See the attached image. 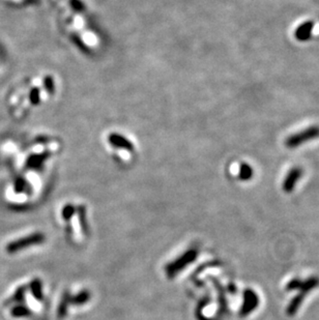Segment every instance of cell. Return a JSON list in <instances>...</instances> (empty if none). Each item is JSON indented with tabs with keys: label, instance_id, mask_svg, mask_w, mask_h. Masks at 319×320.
<instances>
[{
	"label": "cell",
	"instance_id": "obj_17",
	"mask_svg": "<svg viewBox=\"0 0 319 320\" xmlns=\"http://www.w3.org/2000/svg\"><path fill=\"white\" fill-rule=\"evenodd\" d=\"M10 315L15 318H22L30 315V310L24 305H16L10 310Z\"/></svg>",
	"mask_w": 319,
	"mask_h": 320
},
{
	"label": "cell",
	"instance_id": "obj_10",
	"mask_svg": "<svg viewBox=\"0 0 319 320\" xmlns=\"http://www.w3.org/2000/svg\"><path fill=\"white\" fill-rule=\"evenodd\" d=\"M29 290L32 296L37 301L44 300V292H43V284L40 279H33L29 284Z\"/></svg>",
	"mask_w": 319,
	"mask_h": 320
},
{
	"label": "cell",
	"instance_id": "obj_19",
	"mask_svg": "<svg viewBox=\"0 0 319 320\" xmlns=\"http://www.w3.org/2000/svg\"><path fill=\"white\" fill-rule=\"evenodd\" d=\"M77 213L79 214V222L80 225H81L82 230L86 231L87 226H86V216H85V207L83 205H80L77 208Z\"/></svg>",
	"mask_w": 319,
	"mask_h": 320
},
{
	"label": "cell",
	"instance_id": "obj_1",
	"mask_svg": "<svg viewBox=\"0 0 319 320\" xmlns=\"http://www.w3.org/2000/svg\"><path fill=\"white\" fill-rule=\"evenodd\" d=\"M54 93L52 77H36L17 85L7 96L10 113L16 117L25 116L31 109L50 100Z\"/></svg>",
	"mask_w": 319,
	"mask_h": 320
},
{
	"label": "cell",
	"instance_id": "obj_5",
	"mask_svg": "<svg viewBox=\"0 0 319 320\" xmlns=\"http://www.w3.org/2000/svg\"><path fill=\"white\" fill-rule=\"evenodd\" d=\"M317 138H319V126H312L287 137L285 145L288 148H295Z\"/></svg>",
	"mask_w": 319,
	"mask_h": 320
},
{
	"label": "cell",
	"instance_id": "obj_16",
	"mask_svg": "<svg viewBox=\"0 0 319 320\" xmlns=\"http://www.w3.org/2000/svg\"><path fill=\"white\" fill-rule=\"evenodd\" d=\"M90 300V292L88 290H82L74 296H71V305H84Z\"/></svg>",
	"mask_w": 319,
	"mask_h": 320
},
{
	"label": "cell",
	"instance_id": "obj_3",
	"mask_svg": "<svg viewBox=\"0 0 319 320\" xmlns=\"http://www.w3.org/2000/svg\"><path fill=\"white\" fill-rule=\"evenodd\" d=\"M106 143L107 147L111 148L113 151L115 152H125L127 156L130 153L134 152L136 149L135 143L130 139L127 135L121 134L119 132L117 133H110L106 137Z\"/></svg>",
	"mask_w": 319,
	"mask_h": 320
},
{
	"label": "cell",
	"instance_id": "obj_21",
	"mask_svg": "<svg viewBox=\"0 0 319 320\" xmlns=\"http://www.w3.org/2000/svg\"><path fill=\"white\" fill-rule=\"evenodd\" d=\"M1 64H2V54L0 52V67H1Z\"/></svg>",
	"mask_w": 319,
	"mask_h": 320
},
{
	"label": "cell",
	"instance_id": "obj_7",
	"mask_svg": "<svg viewBox=\"0 0 319 320\" xmlns=\"http://www.w3.org/2000/svg\"><path fill=\"white\" fill-rule=\"evenodd\" d=\"M303 176V169L300 167H294L292 168L288 174L286 175V178H285L282 187L285 193H291L294 187L298 183L299 180H301V178Z\"/></svg>",
	"mask_w": 319,
	"mask_h": 320
},
{
	"label": "cell",
	"instance_id": "obj_18",
	"mask_svg": "<svg viewBox=\"0 0 319 320\" xmlns=\"http://www.w3.org/2000/svg\"><path fill=\"white\" fill-rule=\"evenodd\" d=\"M77 212V208L73 205V204H66L64 205V207L62 208V219L65 221L71 220L73 218V216L75 215V213Z\"/></svg>",
	"mask_w": 319,
	"mask_h": 320
},
{
	"label": "cell",
	"instance_id": "obj_11",
	"mask_svg": "<svg viewBox=\"0 0 319 320\" xmlns=\"http://www.w3.org/2000/svg\"><path fill=\"white\" fill-rule=\"evenodd\" d=\"M318 286H319V278L318 277H310L309 279H307L302 282L301 288L299 290H300V292L307 294Z\"/></svg>",
	"mask_w": 319,
	"mask_h": 320
},
{
	"label": "cell",
	"instance_id": "obj_6",
	"mask_svg": "<svg viewBox=\"0 0 319 320\" xmlns=\"http://www.w3.org/2000/svg\"><path fill=\"white\" fill-rule=\"evenodd\" d=\"M259 305V296L252 289H246L243 294V305L239 310V316L247 317L250 315Z\"/></svg>",
	"mask_w": 319,
	"mask_h": 320
},
{
	"label": "cell",
	"instance_id": "obj_8",
	"mask_svg": "<svg viewBox=\"0 0 319 320\" xmlns=\"http://www.w3.org/2000/svg\"><path fill=\"white\" fill-rule=\"evenodd\" d=\"M314 28V22L313 21H306L303 24H301L298 28L295 29L294 37L300 42H306L309 40L312 36V31Z\"/></svg>",
	"mask_w": 319,
	"mask_h": 320
},
{
	"label": "cell",
	"instance_id": "obj_2",
	"mask_svg": "<svg viewBox=\"0 0 319 320\" xmlns=\"http://www.w3.org/2000/svg\"><path fill=\"white\" fill-rule=\"evenodd\" d=\"M198 256V251L196 249H190L182 253L181 255L171 261L165 267V274L169 279L174 278L176 274H178L182 270L186 269L190 263L196 260Z\"/></svg>",
	"mask_w": 319,
	"mask_h": 320
},
{
	"label": "cell",
	"instance_id": "obj_12",
	"mask_svg": "<svg viewBox=\"0 0 319 320\" xmlns=\"http://www.w3.org/2000/svg\"><path fill=\"white\" fill-rule=\"evenodd\" d=\"M253 168L250 166L247 163H242L239 165V169H238V178L239 180H242L243 182H247L253 178Z\"/></svg>",
	"mask_w": 319,
	"mask_h": 320
},
{
	"label": "cell",
	"instance_id": "obj_9",
	"mask_svg": "<svg viewBox=\"0 0 319 320\" xmlns=\"http://www.w3.org/2000/svg\"><path fill=\"white\" fill-rule=\"evenodd\" d=\"M305 296H306L305 293L299 292L290 301V303L288 304V307L286 309V312H287L288 316H294L296 314V312L299 311V309L301 308V306L305 300Z\"/></svg>",
	"mask_w": 319,
	"mask_h": 320
},
{
	"label": "cell",
	"instance_id": "obj_20",
	"mask_svg": "<svg viewBox=\"0 0 319 320\" xmlns=\"http://www.w3.org/2000/svg\"><path fill=\"white\" fill-rule=\"evenodd\" d=\"M302 280L301 279H292L291 281H289V283L286 286V289L287 291H292V290H299L301 288V285H302Z\"/></svg>",
	"mask_w": 319,
	"mask_h": 320
},
{
	"label": "cell",
	"instance_id": "obj_14",
	"mask_svg": "<svg viewBox=\"0 0 319 320\" xmlns=\"http://www.w3.org/2000/svg\"><path fill=\"white\" fill-rule=\"evenodd\" d=\"M71 304V295L70 293H65L58 305V309H57V316L58 318H63L68 310V305Z\"/></svg>",
	"mask_w": 319,
	"mask_h": 320
},
{
	"label": "cell",
	"instance_id": "obj_15",
	"mask_svg": "<svg viewBox=\"0 0 319 320\" xmlns=\"http://www.w3.org/2000/svg\"><path fill=\"white\" fill-rule=\"evenodd\" d=\"M26 290H27L26 286H21V287H19V288H17V290L15 291V293L10 296V299H8L5 302V305L13 304V303H16V304L22 303L23 301L25 300Z\"/></svg>",
	"mask_w": 319,
	"mask_h": 320
},
{
	"label": "cell",
	"instance_id": "obj_4",
	"mask_svg": "<svg viewBox=\"0 0 319 320\" xmlns=\"http://www.w3.org/2000/svg\"><path fill=\"white\" fill-rule=\"evenodd\" d=\"M44 241H45V234L41 232H36L8 242L5 250L9 254H15L25 249H28L29 247L41 245Z\"/></svg>",
	"mask_w": 319,
	"mask_h": 320
},
{
	"label": "cell",
	"instance_id": "obj_13",
	"mask_svg": "<svg viewBox=\"0 0 319 320\" xmlns=\"http://www.w3.org/2000/svg\"><path fill=\"white\" fill-rule=\"evenodd\" d=\"M29 183L28 182L22 178V176H18V178L14 182V192L16 194H23V193H28L29 192Z\"/></svg>",
	"mask_w": 319,
	"mask_h": 320
}]
</instances>
